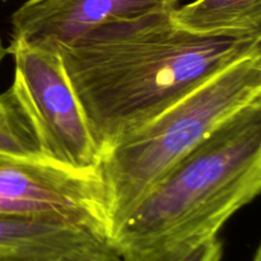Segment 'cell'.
I'll use <instances>...</instances> for the list:
<instances>
[{"mask_svg": "<svg viewBox=\"0 0 261 261\" xmlns=\"http://www.w3.org/2000/svg\"><path fill=\"white\" fill-rule=\"evenodd\" d=\"M103 241L83 226L0 214V257L56 261Z\"/></svg>", "mask_w": 261, "mask_h": 261, "instance_id": "obj_7", "label": "cell"}, {"mask_svg": "<svg viewBox=\"0 0 261 261\" xmlns=\"http://www.w3.org/2000/svg\"><path fill=\"white\" fill-rule=\"evenodd\" d=\"M257 98L261 55L232 64L110 148L99 165L106 199V241L178 161Z\"/></svg>", "mask_w": 261, "mask_h": 261, "instance_id": "obj_3", "label": "cell"}, {"mask_svg": "<svg viewBox=\"0 0 261 261\" xmlns=\"http://www.w3.org/2000/svg\"><path fill=\"white\" fill-rule=\"evenodd\" d=\"M2 2H7V0H2Z\"/></svg>", "mask_w": 261, "mask_h": 261, "instance_id": "obj_15", "label": "cell"}, {"mask_svg": "<svg viewBox=\"0 0 261 261\" xmlns=\"http://www.w3.org/2000/svg\"><path fill=\"white\" fill-rule=\"evenodd\" d=\"M7 55H9V54H8V48L5 47L4 43H3L2 37H0V64L3 63V60H4V58Z\"/></svg>", "mask_w": 261, "mask_h": 261, "instance_id": "obj_12", "label": "cell"}, {"mask_svg": "<svg viewBox=\"0 0 261 261\" xmlns=\"http://www.w3.org/2000/svg\"><path fill=\"white\" fill-rule=\"evenodd\" d=\"M56 261H122L116 250L107 244V241L97 244L92 247L65 255Z\"/></svg>", "mask_w": 261, "mask_h": 261, "instance_id": "obj_11", "label": "cell"}, {"mask_svg": "<svg viewBox=\"0 0 261 261\" xmlns=\"http://www.w3.org/2000/svg\"><path fill=\"white\" fill-rule=\"evenodd\" d=\"M177 27L201 36H261V0H195L171 12Z\"/></svg>", "mask_w": 261, "mask_h": 261, "instance_id": "obj_8", "label": "cell"}, {"mask_svg": "<svg viewBox=\"0 0 261 261\" xmlns=\"http://www.w3.org/2000/svg\"><path fill=\"white\" fill-rule=\"evenodd\" d=\"M252 261H261V249H260V247H257V250H256V252H255L254 259H252Z\"/></svg>", "mask_w": 261, "mask_h": 261, "instance_id": "obj_14", "label": "cell"}, {"mask_svg": "<svg viewBox=\"0 0 261 261\" xmlns=\"http://www.w3.org/2000/svg\"><path fill=\"white\" fill-rule=\"evenodd\" d=\"M0 214L83 226L106 240L101 171L71 170L47 158L0 153Z\"/></svg>", "mask_w": 261, "mask_h": 261, "instance_id": "obj_5", "label": "cell"}, {"mask_svg": "<svg viewBox=\"0 0 261 261\" xmlns=\"http://www.w3.org/2000/svg\"><path fill=\"white\" fill-rule=\"evenodd\" d=\"M12 89L30 116L43 155L78 171L99 168L97 148L56 48L10 40Z\"/></svg>", "mask_w": 261, "mask_h": 261, "instance_id": "obj_4", "label": "cell"}, {"mask_svg": "<svg viewBox=\"0 0 261 261\" xmlns=\"http://www.w3.org/2000/svg\"><path fill=\"white\" fill-rule=\"evenodd\" d=\"M178 0H27L12 14V38L56 47L122 20L171 13Z\"/></svg>", "mask_w": 261, "mask_h": 261, "instance_id": "obj_6", "label": "cell"}, {"mask_svg": "<svg viewBox=\"0 0 261 261\" xmlns=\"http://www.w3.org/2000/svg\"><path fill=\"white\" fill-rule=\"evenodd\" d=\"M223 242L216 236L182 242L167 249L122 256V261H222Z\"/></svg>", "mask_w": 261, "mask_h": 261, "instance_id": "obj_10", "label": "cell"}, {"mask_svg": "<svg viewBox=\"0 0 261 261\" xmlns=\"http://www.w3.org/2000/svg\"><path fill=\"white\" fill-rule=\"evenodd\" d=\"M54 48L103 155L212 76L261 55V36L194 35L160 13Z\"/></svg>", "mask_w": 261, "mask_h": 261, "instance_id": "obj_1", "label": "cell"}, {"mask_svg": "<svg viewBox=\"0 0 261 261\" xmlns=\"http://www.w3.org/2000/svg\"><path fill=\"white\" fill-rule=\"evenodd\" d=\"M0 261H40V260H30V259H12V257H0Z\"/></svg>", "mask_w": 261, "mask_h": 261, "instance_id": "obj_13", "label": "cell"}, {"mask_svg": "<svg viewBox=\"0 0 261 261\" xmlns=\"http://www.w3.org/2000/svg\"><path fill=\"white\" fill-rule=\"evenodd\" d=\"M261 190V98L178 161L110 234L120 256L216 236Z\"/></svg>", "mask_w": 261, "mask_h": 261, "instance_id": "obj_2", "label": "cell"}, {"mask_svg": "<svg viewBox=\"0 0 261 261\" xmlns=\"http://www.w3.org/2000/svg\"><path fill=\"white\" fill-rule=\"evenodd\" d=\"M0 153L46 158L30 116L12 87L0 93Z\"/></svg>", "mask_w": 261, "mask_h": 261, "instance_id": "obj_9", "label": "cell"}]
</instances>
